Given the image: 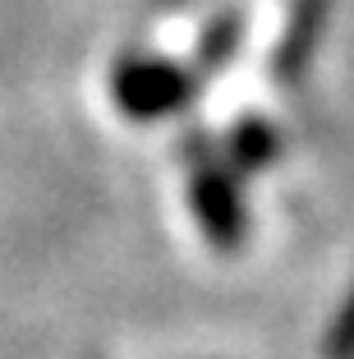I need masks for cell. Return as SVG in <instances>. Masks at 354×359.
Segmentation results:
<instances>
[{
  "instance_id": "1",
  "label": "cell",
  "mask_w": 354,
  "mask_h": 359,
  "mask_svg": "<svg viewBox=\"0 0 354 359\" xmlns=\"http://www.w3.org/2000/svg\"><path fill=\"white\" fill-rule=\"evenodd\" d=\"M198 74L161 55H125L111 69V97L129 120H166L198 97Z\"/></svg>"
},
{
  "instance_id": "2",
  "label": "cell",
  "mask_w": 354,
  "mask_h": 359,
  "mask_svg": "<svg viewBox=\"0 0 354 359\" xmlns=\"http://www.w3.org/2000/svg\"><path fill=\"white\" fill-rule=\"evenodd\" d=\"M193 175H189V203L198 212V226L217 249H240L249 235V212L240 198V180L235 166L217 152H207L203 138H193Z\"/></svg>"
},
{
  "instance_id": "3",
  "label": "cell",
  "mask_w": 354,
  "mask_h": 359,
  "mask_svg": "<svg viewBox=\"0 0 354 359\" xmlns=\"http://www.w3.org/2000/svg\"><path fill=\"white\" fill-rule=\"evenodd\" d=\"M327 14H332V0H294L290 5L281 46H276V74L285 83H294V74H304V65L313 60V46L327 28Z\"/></svg>"
},
{
  "instance_id": "4",
  "label": "cell",
  "mask_w": 354,
  "mask_h": 359,
  "mask_svg": "<svg viewBox=\"0 0 354 359\" xmlns=\"http://www.w3.org/2000/svg\"><path fill=\"white\" fill-rule=\"evenodd\" d=\"M221 157H226L235 170H262V166H271V161L281 157V134H276L262 116H249V120H240V125L230 129Z\"/></svg>"
},
{
  "instance_id": "5",
  "label": "cell",
  "mask_w": 354,
  "mask_h": 359,
  "mask_svg": "<svg viewBox=\"0 0 354 359\" xmlns=\"http://www.w3.org/2000/svg\"><path fill=\"white\" fill-rule=\"evenodd\" d=\"M240 42H244V14H221V19L207 23V32H203L198 51H193V74H198V83L207 74H217V69H226L235 55H240Z\"/></svg>"
},
{
  "instance_id": "6",
  "label": "cell",
  "mask_w": 354,
  "mask_h": 359,
  "mask_svg": "<svg viewBox=\"0 0 354 359\" xmlns=\"http://www.w3.org/2000/svg\"><path fill=\"white\" fill-rule=\"evenodd\" d=\"M322 359H354V285H350V299H345V309L336 313L332 327H327Z\"/></svg>"
}]
</instances>
